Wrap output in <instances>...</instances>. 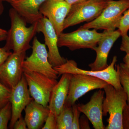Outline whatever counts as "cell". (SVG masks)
<instances>
[{
    "mask_svg": "<svg viewBox=\"0 0 129 129\" xmlns=\"http://www.w3.org/2000/svg\"><path fill=\"white\" fill-rule=\"evenodd\" d=\"M24 110V119L28 129H42L50 112L48 107L39 104L34 99Z\"/></svg>",
    "mask_w": 129,
    "mask_h": 129,
    "instance_id": "obj_18",
    "label": "cell"
},
{
    "mask_svg": "<svg viewBox=\"0 0 129 129\" xmlns=\"http://www.w3.org/2000/svg\"><path fill=\"white\" fill-rule=\"evenodd\" d=\"M46 1L12 0L10 4L27 23L32 24L44 17L39 9L41 6Z\"/></svg>",
    "mask_w": 129,
    "mask_h": 129,
    "instance_id": "obj_17",
    "label": "cell"
},
{
    "mask_svg": "<svg viewBox=\"0 0 129 129\" xmlns=\"http://www.w3.org/2000/svg\"><path fill=\"white\" fill-rule=\"evenodd\" d=\"M41 32L45 38V45L48 48V59L53 67L64 64L67 59L60 55L58 46V36L56 30L48 19L45 17L37 22V33Z\"/></svg>",
    "mask_w": 129,
    "mask_h": 129,
    "instance_id": "obj_11",
    "label": "cell"
},
{
    "mask_svg": "<svg viewBox=\"0 0 129 129\" xmlns=\"http://www.w3.org/2000/svg\"><path fill=\"white\" fill-rule=\"evenodd\" d=\"M13 52L8 51L5 47L0 48V66L3 63Z\"/></svg>",
    "mask_w": 129,
    "mask_h": 129,
    "instance_id": "obj_28",
    "label": "cell"
},
{
    "mask_svg": "<svg viewBox=\"0 0 129 129\" xmlns=\"http://www.w3.org/2000/svg\"><path fill=\"white\" fill-rule=\"evenodd\" d=\"M27 83L23 74L19 82L12 89L10 102L12 106V117L9 127L13 129L15 122L22 115L23 111L33 100L30 97Z\"/></svg>",
    "mask_w": 129,
    "mask_h": 129,
    "instance_id": "obj_14",
    "label": "cell"
},
{
    "mask_svg": "<svg viewBox=\"0 0 129 129\" xmlns=\"http://www.w3.org/2000/svg\"><path fill=\"white\" fill-rule=\"evenodd\" d=\"M117 56H114L112 62L108 67L100 71L81 69L78 67V64L75 61L67 59L64 64L53 68L58 73V76L65 73L89 75L106 81L117 89H122L123 88L120 83L119 73L117 70L115 69L116 63L117 61Z\"/></svg>",
    "mask_w": 129,
    "mask_h": 129,
    "instance_id": "obj_4",
    "label": "cell"
},
{
    "mask_svg": "<svg viewBox=\"0 0 129 129\" xmlns=\"http://www.w3.org/2000/svg\"><path fill=\"white\" fill-rule=\"evenodd\" d=\"M73 113L72 106L65 104L57 117L56 129H72Z\"/></svg>",
    "mask_w": 129,
    "mask_h": 129,
    "instance_id": "obj_19",
    "label": "cell"
},
{
    "mask_svg": "<svg viewBox=\"0 0 129 129\" xmlns=\"http://www.w3.org/2000/svg\"><path fill=\"white\" fill-rule=\"evenodd\" d=\"M121 37L122 42L120 46V50L129 54V36L128 34H126L122 36Z\"/></svg>",
    "mask_w": 129,
    "mask_h": 129,
    "instance_id": "obj_27",
    "label": "cell"
},
{
    "mask_svg": "<svg viewBox=\"0 0 129 129\" xmlns=\"http://www.w3.org/2000/svg\"><path fill=\"white\" fill-rule=\"evenodd\" d=\"M32 54L25 58L23 64V72H37L50 78L56 79L58 73L49 62L46 45L42 44L37 37L34 38Z\"/></svg>",
    "mask_w": 129,
    "mask_h": 129,
    "instance_id": "obj_6",
    "label": "cell"
},
{
    "mask_svg": "<svg viewBox=\"0 0 129 129\" xmlns=\"http://www.w3.org/2000/svg\"><path fill=\"white\" fill-rule=\"evenodd\" d=\"M122 123L123 129H129V105L127 104L123 111Z\"/></svg>",
    "mask_w": 129,
    "mask_h": 129,
    "instance_id": "obj_26",
    "label": "cell"
},
{
    "mask_svg": "<svg viewBox=\"0 0 129 129\" xmlns=\"http://www.w3.org/2000/svg\"><path fill=\"white\" fill-rule=\"evenodd\" d=\"M13 129H27V124L25 119L22 115L14 123Z\"/></svg>",
    "mask_w": 129,
    "mask_h": 129,
    "instance_id": "obj_29",
    "label": "cell"
},
{
    "mask_svg": "<svg viewBox=\"0 0 129 129\" xmlns=\"http://www.w3.org/2000/svg\"><path fill=\"white\" fill-rule=\"evenodd\" d=\"M71 7L66 1L46 0L40 7V12L50 22L58 37L64 30L63 23Z\"/></svg>",
    "mask_w": 129,
    "mask_h": 129,
    "instance_id": "obj_12",
    "label": "cell"
},
{
    "mask_svg": "<svg viewBox=\"0 0 129 129\" xmlns=\"http://www.w3.org/2000/svg\"><path fill=\"white\" fill-rule=\"evenodd\" d=\"M108 0H86L72 5L63 23V30L96 18L107 4Z\"/></svg>",
    "mask_w": 129,
    "mask_h": 129,
    "instance_id": "obj_5",
    "label": "cell"
},
{
    "mask_svg": "<svg viewBox=\"0 0 129 129\" xmlns=\"http://www.w3.org/2000/svg\"><path fill=\"white\" fill-rule=\"evenodd\" d=\"M121 36L119 29L113 31L104 30L103 35L93 50L96 53V57L94 62L89 64L91 70H103L109 66L108 58L113 45L116 41Z\"/></svg>",
    "mask_w": 129,
    "mask_h": 129,
    "instance_id": "obj_13",
    "label": "cell"
},
{
    "mask_svg": "<svg viewBox=\"0 0 129 129\" xmlns=\"http://www.w3.org/2000/svg\"><path fill=\"white\" fill-rule=\"evenodd\" d=\"M12 106L9 102L0 109V129H7L12 117Z\"/></svg>",
    "mask_w": 129,
    "mask_h": 129,
    "instance_id": "obj_21",
    "label": "cell"
},
{
    "mask_svg": "<svg viewBox=\"0 0 129 129\" xmlns=\"http://www.w3.org/2000/svg\"><path fill=\"white\" fill-rule=\"evenodd\" d=\"M71 74L62 75L60 80L53 88L48 107L56 117L60 114L64 108L68 94Z\"/></svg>",
    "mask_w": 129,
    "mask_h": 129,
    "instance_id": "obj_16",
    "label": "cell"
},
{
    "mask_svg": "<svg viewBox=\"0 0 129 129\" xmlns=\"http://www.w3.org/2000/svg\"><path fill=\"white\" fill-rule=\"evenodd\" d=\"M1 1H2L3 2H7L9 3H10L11 2H12V0H1Z\"/></svg>",
    "mask_w": 129,
    "mask_h": 129,
    "instance_id": "obj_35",
    "label": "cell"
},
{
    "mask_svg": "<svg viewBox=\"0 0 129 129\" xmlns=\"http://www.w3.org/2000/svg\"><path fill=\"white\" fill-rule=\"evenodd\" d=\"M123 61L124 63L125 64L126 67L129 70V54L126 53V55L123 58Z\"/></svg>",
    "mask_w": 129,
    "mask_h": 129,
    "instance_id": "obj_32",
    "label": "cell"
},
{
    "mask_svg": "<svg viewBox=\"0 0 129 129\" xmlns=\"http://www.w3.org/2000/svg\"><path fill=\"white\" fill-rule=\"evenodd\" d=\"M118 29L120 31L121 36L128 34L129 30V8L123 14Z\"/></svg>",
    "mask_w": 129,
    "mask_h": 129,
    "instance_id": "obj_23",
    "label": "cell"
},
{
    "mask_svg": "<svg viewBox=\"0 0 129 129\" xmlns=\"http://www.w3.org/2000/svg\"><path fill=\"white\" fill-rule=\"evenodd\" d=\"M26 52H13L0 66V82L12 89L19 82L23 75V64Z\"/></svg>",
    "mask_w": 129,
    "mask_h": 129,
    "instance_id": "obj_10",
    "label": "cell"
},
{
    "mask_svg": "<svg viewBox=\"0 0 129 129\" xmlns=\"http://www.w3.org/2000/svg\"><path fill=\"white\" fill-rule=\"evenodd\" d=\"M11 93L12 89L0 82V109L10 102Z\"/></svg>",
    "mask_w": 129,
    "mask_h": 129,
    "instance_id": "obj_22",
    "label": "cell"
},
{
    "mask_svg": "<svg viewBox=\"0 0 129 129\" xmlns=\"http://www.w3.org/2000/svg\"><path fill=\"white\" fill-rule=\"evenodd\" d=\"M73 113V123L72 129H79V117L80 112L78 110L77 107V104H74L72 106Z\"/></svg>",
    "mask_w": 129,
    "mask_h": 129,
    "instance_id": "obj_25",
    "label": "cell"
},
{
    "mask_svg": "<svg viewBox=\"0 0 129 129\" xmlns=\"http://www.w3.org/2000/svg\"><path fill=\"white\" fill-rule=\"evenodd\" d=\"M86 116L82 117L79 119V126L80 129H90L89 125Z\"/></svg>",
    "mask_w": 129,
    "mask_h": 129,
    "instance_id": "obj_30",
    "label": "cell"
},
{
    "mask_svg": "<svg viewBox=\"0 0 129 129\" xmlns=\"http://www.w3.org/2000/svg\"><path fill=\"white\" fill-rule=\"evenodd\" d=\"M85 1L86 0H67L66 1H67L70 5H73L76 3L82 2Z\"/></svg>",
    "mask_w": 129,
    "mask_h": 129,
    "instance_id": "obj_33",
    "label": "cell"
},
{
    "mask_svg": "<svg viewBox=\"0 0 129 129\" xmlns=\"http://www.w3.org/2000/svg\"><path fill=\"white\" fill-rule=\"evenodd\" d=\"M71 74L69 91L65 104L69 106H73L79 98L89 91L103 89L108 84L102 80L89 75Z\"/></svg>",
    "mask_w": 129,
    "mask_h": 129,
    "instance_id": "obj_9",
    "label": "cell"
},
{
    "mask_svg": "<svg viewBox=\"0 0 129 129\" xmlns=\"http://www.w3.org/2000/svg\"><path fill=\"white\" fill-rule=\"evenodd\" d=\"M103 35L96 29L84 28L80 27L70 33H62L58 37V47H65L73 51L80 49L94 50Z\"/></svg>",
    "mask_w": 129,
    "mask_h": 129,
    "instance_id": "obj_7",
    "label": "cell"
},
{
    "mask_svg": "<svg viewBox=\"0 0 129 129\" xmlns=\"http://www.w3.org/2000/svg\"><path fill=\"white\" fill-rule=\"evenodd\" d=\"M3 1L0 0V16L3 13L4 10V6L3 4Z\"/></svg>",
    "mask_w": 129,
    "mask_h": 129,
    "instance_id": "obj_34",
    "label": "cell"
},
{
    "mask_svg": "<svg viewBox=\"0 0 129 129\" xmlns=\"http://www.w3.org/2000/svg\"><path fill=\"white\" fill-rule=\"evenodd\" d=\"M9 15L11 26L4 47L14 53L26 52L32 48L30 42L37 33V22L27 27V23L13 8L9 10Z\"/></svg>",
    "mask_w": 129,
    "mask_h": 129,
    "instance_id": "obj_1",
    "label": "cell"
},
{
    "mask_svg": "<svg viewBox=\"0 0 129 129\" xmlns=\"http://www.w3.org/2000/svg\"><path fill=\"white\" fill-rule=\"evenodd\" d=\"M106 94L103 103V115L109 114L108 123L106 129H123L122 115L127 104V96L124 90H117L108 84L103 89Z\"/></svg>",
    "mask_w": 129,
    "mask_h": 129,
    "instance_id": "obj_2",
    "label": "cell"
},
{
    "mask_svg": "<svg viewBox=\"0 0 129 129\" xmlns=\"http://www.w3.org/2000/svg\"></svg>",
    "mask_w": 129,
    "mask_h": 129,
    "instance_id": "obj_37",
    "label": "cell"
},
{
    "mask_svg": "<svg viewBox=\"0 0 129 129\" xmlns=\"http://www.w3.org/2000/svg\"><path fill=\"white\" fill-rule=\"evenodd\" d=\"M129 8V0H108L107 6L99 16L81 27L97 30H115L124 13Z\"/></svg>",
    "mask_w": 129,
    "mask_h": 129,
    "instance_id": "obj_3",
    "label": "cell"
},
{
    "mask_svg": "<svg viewBox=\"0 0 129 129\" xmlns=\"http://www.w3.org/2000/svg\"><path fill=\"white\" fill-rule=\"evenodd\" d=\"M102 89L96 91L86 104L77 105L78 109L83 113L95 129H104L103 121V103L105 92Z\"/></svg>",
    "mask_w": 129,
    "mask_h": 129,
    "instance_id": "obj_15",
    "label": "cell"
},
{
    "mask_svg": "<svg viewBox=\"0 0 129 129\" xmlns=\"http://www.w3.org/2000/svg\"><path fill=\"white\" fill-rule=\"evenodd\" d=\"M59 1H66L67 0H59Z\"/></svg>",
    "mask_w": 129,
    "mask_h": 129,
    "instance_id": "obj_36",
    "label": "cell"
},
{
    "mask_svg": "<svg viewBox=\"0 0 129 129\" xmlns=\"http://www.w3.org/2000/svg\"><path fill=\"white\" fill-rule=\"evenodd\" d=\"M30 96L39 104L48 107L51 93L58 81L39 73L24 71Z\"/></svg>",
    "mask_w": 129,
    "mask_h": 129,
    "instance_id": "obj_8",
    "label": "cell"
},
{
    "mask_svg": "<svg viewBox=\"0 0 129 129\" xmlns=\"http://www.w3.org/2000/svg\"><path fill=\"white\" fill-rule=\"evenodd\" d=\"M57 117L51 111L46 118L42 129H56Z\"/></svg>",
    "mask_w": 129,
    "mask_h": 129,
    "instance_id": "obj_24",
    "label": "cell"
},
{
    "mask_svg": "<svg viewBox=\"0 0 129 129\" xmlns=\"http://www.w3.org/2000/svg\"><path fill=\"white\" fill-rule=\"evenodd\" d=\"M118 71L121 85L127 95V104L129 105V70L124 63L115 64Z\"/></svg>",
    "mask_w": 129,
    "mask_h": 129,
    "instance_id": "obj_20",
    "label": "cell"
},
{
    "mask_svg": "<svg viewBox=\"0 0 129 129\" xmlns=\"http://www.w3.org/2000/svg\"><path fill=\"white\" fill-rule=\"evenodd\" d=\"M7 33V30L0 28V41L6 40Z\"/></svg>",
    "mask_w": 129,
    "mask_h": 129,
    "instance_id": "obj_31",
    "label": "cell"
}]
</instances>
